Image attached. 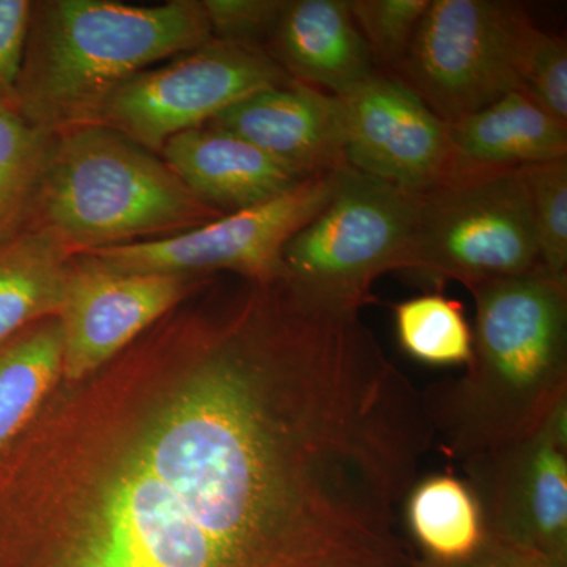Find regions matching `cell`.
<instances>
[{"label":"cell","mask_w":567,"mask_h":567,"mask_svg":"<svg viewBox=\"0 0 567 567\" xmlns=\"http://www.w3.org/2000/svg\"><path fill=\"white\" fill-rule=\"evenodd\" d=\"M58 317L41 320L0 344V447L21 434L62 377Z\"/></svg>","instance_id":"d6986e66"},{"label":"cell","mask_w":567,"mask_h":567,"mask_svg":"<svg viewBox=\"0 0 567 567\" xmlns=\"http://www.w3.org/2000/svg\"><path fill=\"white\" fill-rule=\"evenodd\" d=\"M123 353L132 398L0 447V567L388 566L401 446L352 358L245 282Z\"/></svg>","instance_id":"6da1fadb"},{"label":"cell","mask_w":567,"mask_h":567,"mask_svg":"<svg viewBox=\"0 0 567 567\" xmlns=\"http://www.w3.org/2000/svg\"><path fill=\"white\" fill-rule=\"evenodd\" d=\"M159 156L197 197L223 213L267 203L308 181L248 141L208 126L175 134Z\"/></svg>","instance_id":"9a60e30c"},{"label":"cell","mask_w":567,"mask_h":567,"mask_svg":"<svg viewBox=\"0 0 567 567\" xmlns=\"http://www.w3.org/2000/svg\"><path fill=\"white\" fill-rule=\"evenodd\" d=\"M200 279L123 271L91 254H73L58 315L65 382L78 385L102 371L177 308Z\"/></svg>","instance_id":"8fae6325"},{"label":"cell","mask_w":567,"mask_h":567,"mask_svg":"<svg viewBox=\"0 0 567 567\" xmlns=\"http://www.w3.org/2000/svg\"><path fill=\"white\" fill-rule=\"evenodd\" d=\"M393 316L395 338L406 357L435 368L468 364L473 330L457 300L434 290L394 305Z\"/></svg>","instance_id":"44dd1931"},{"label":"cell","mask_w":567,"mask_h":567,"mask_svg":"<svg viewBox=\"0 0 567 567\" xmlns=\"http://www.w3.org/2000/svg\"><path fill=\"white\" fill-rule=\"evenodd\" d=\"M346 166L420 194L462 166L446 123L393 73L339 99Z\"/></svg>","instance_id":"7c38bea8"},{"label":"cell","mask_w":567,"mask_h":567,"mask_svg":"<svg viewBox=\"0 0 567 567\" xmlns=\"http://www.w3.org/2000/svg\"><path fill=\"white\" fill-rule=\"evenodd\" d=\"M223 215L162 156L93 123L52 136L29 226L81 254L173 237Z\"/></svg>","instance_id":"277c9868"},{"label":"cell","mask_w":567,"mask_h":567,"mask_svg":"<svg viewBox=\"0 0 567 567\" xmlns=\"http://www.w3.org/2000/svg\"><path fill=\"white\" fill-rule=\"evenodd\" d=\"M543 270L522 167L462 164L445 182L416 194L409 270L420 281L466 289Z\"/></svg>","instance_id":"8992f818"},{"label":"cell","mask_w":567,"mask_h":567,"mask_svg":"<svg viewBox=\"0 0 567 567\" xmlns=\"http://www.w3.org/2000/svg\"><path fill=\"white\" fill-rule=\"evenodd\" d=\"M537 28L503 0H431L404 62L393 74L445 123L520 91L522 59Z\"/></svg>","instance_id":"52a82bcc"},{"label":"cell","mask_w":567,"mask_h":567,"mask_svg":"<svg viewBox=\"0 0 567 567\" xmlns=\"http://www.w3.org/2000/svg\"><path fill=\"white\" fill-rule=\"evenodd\" d=\"M402 520L423 561L451 565L461 561L486 537L483 514L464 477L451 473L417 477L402 506Z\"/></svg>","instance_id":"ac0fdd59"},{"label":"cell","mask_w":567,"mask_h":567,"mask_svg":"<svg viewBox=\"0 0 567 567\" xmlns=\"http://www.w3.org/2000/svg\"><path fill=\"white\" fill-rule=\"evenodd\" d=\"M31 14V0H0V99L9 102L20 76Z\"/></svg>","instance_id":"484cf974"},{"label":"cell","mask_w":567,"mask_h":567,"mask_svg":"<svg viewBox=\"0 0 567 567\" xmlns=\"http://www.w3.org/2000/svg\"><path fill=\"white\" fill-rule=\"evenodd\" d=\"M51 141L0 99V241L31 224Z\"/></svg>","instance_id":"ffe728a7"},{"label":"cell","mask_w":567,"mask_h":567,"mask_svg":"<svg viewBox=\"0 0 567 567\" xmlns=\"http://www.w3.org/2000/svg\"><path fill=\"white\" fill-rule=\"evenodd\" d=\"M287 0H204L213 40L262 48L274 33Z\"/></svg>","instance_id":"d4e9b609"},{"label":"cell","mask_w":567,"mask_h":567,"mask_svg":"<svg viewBox=\"0 0 567 567\" xmlns=\"http://www.w3.org/2000/svg\"><path fill=\"white\" fill-rule=\"evenodd\" d=\"M212 40L203 2L196 0L151 7L114 0L32 2L10 103L51 136L93 125L123 82Z\"/></svg>","instance_id":"3957f363"},{"label":"cell","mask_w":567,"mask_h":567,"mask_svg":"<svg viewBox=\"0 0 567 567\" xmlns=\"http://www.w3.org/2000/svg\"><path fill=\"white\" fill-rule=\"evenodd\" d=\"M205 126L248 141L301 177L346 166L339 99L303 82L252 93Z\"/></svg>","instance_id":"4fadbf2b"},{"label":"cell","mask_w":567,"mask_h":567,"mask_svg":"<svg viewBox=\"0 0 567 567\" xmlns=\"http://www.w3.org/2000/svg\"><path fill=\"white\" fill-rule=\"evenodd\" d=\"M461 465L486 535L567 567V401L532 435Z\"/></svg>","instance_id":"30bf717a"},{"label":"cell","mask_w":567,"mask_h":567,"mask_svg":"<svg viewBox=\"0 0 567 567\" xmlns=\"http://www.w3.org/2000/svg\"><path fill=\"white\" fill-rule=\"evenodd\" d=\"M431 0H350V11L375 69L394 73L404 62Z\"/></svg>","instance_id":"603a6c76"},{"label":"cell","mask_w":567,"mask_h":567,"mask_svg":"<svg viewBox=\"0 0 567 567\" xmlns=\"http://www.w3.org/2000/svg\"><path fill=\"white\" fill-rule=\"evenodd\" d=\"M468 290L465 374L421 391L435 443L457 462L532 435L567 401V282L539 270Z\"/></svg>","instance_id":"7a4b0ae2"},{"label":"cell","mask_w":567,"mask_h":567,"mask_svg":"<svg viewBox=\"0 0 567 567\" xmlns=\"http://www.w3.org/2000/svg\"><path fill=\"white\" fill-rule=\"evenodd\" d=\"M416 194L344 166L333 199L282 252V282L319 311L360 315L372 286L406 271Z\"/></svg>","instance_id":"5b68a950"},{"label":"cell","mask_w":567,"mask_h":567,"mask_svg":"<svg viewBox=\"0 0 567 567\" xmlns=\"http://www.w3.org/2000/svg\"><path fill=\"white\" fill-rule=\"evenodd\" d=\"M71 257L58 238L32 226L0 241V344L58 317Z\"/></svg>","instance_id":"e0dca14e"},{"label":"cell","mask_w":567,"mask_h":567,"mask_svg":"<svg viewBox=\"0 0 567 567\" xmlns=\"http://www.w3.org/2000/svg\"><path fill=\"white\" fill-rule=\"evenodd\" d=\"M520 91L567 125V44L536 28L522 59Z\"/></svg>","instance_id":"cb8c5ba5"},{"label":"cell","mask_w":567,"mask_h":567,"mask_svg":"<svg viewBox=\"0 0 567 567\" xmlns=\"http://www.w3.org/2000/svg\"><path fill=\"white\" fill-rule=\"evenodd\" d=\"M446 126L466 166L507 169L567 158L566 123L524 91L507 92Z\"/></svg>","instance_id":"2e32d148"},{"label":"cell","mask_w":567,"mask_h":567,"mask_svg":"<svg viewBox=\"0 0 567 567\" xmlns=\"http://www.w3.org/2000/svg\"><path fill=\"white\" fill-rule=\"evenodd\" d=\"M289 81L262 48L212 40L123 82L99 123L162 155L175 134L203 128L246 96Z\"/></svg>","instance_id":"9c48e42d"},{"label":"cell","mask_w":567,"mask_h":567,"mask_svg":"<svg viewBox=\"0 0 567 567\" xmlns=\"http://www.w3.org/2000/svg\"><path fill=\"white\" fill-rule=\"evenodd\" d=\"M522 173L543 270L567 282V158L524 166Z\"/></svg>","instance_id":"7402d4cb"},{"label":"cell","mask_w":567,"mask_h":567,"mask_svg":"<svg viewBox=\"0 0 567 567\" xmlns=\"http://www.w3.org/2000/svg\"><path fill=\"white\" fill-rule=\"evenodd\" d=\"M265 51L293 81L338 99L379 71L350 0H287Z\"/></svg>","instance_id":"5bb4252c"},{"label":"cell","mask_w":567,"mask_h":567,"mask_svg":"<svg viewBox=\"0 0 567 567\" xmlns=\"http://www.w3.org/2000/svg\"><path fill=\"white\" fill-rule=\"evenodd\" d=\"M410 567H423V561H421V558H420V561H417L416 565H413Z\"/></svg>","instance_id":"83f0119b"},{"label":"cell","mask_w":567,"mask_h":567,"mask_svg":"<svg viewBox=\"0 0 567 567\" xmlns=\"http://www.w3.org/2000/svg\"><path fill=\"white\" fill-rule=\"evenodd\" d=\"M423 561V559H421ZM423 567H555L546 558L518 547L516 544L506 543L498 537H484L483 544L473 551L470 557L451 565H432L423 561Z\"/></svg>","instance_id":"4316f807"},{"label":"cell","mask_w":567,"mask_h":567,"mask_svg":"<svg viewBox=\"0 0 567 567\" xmlns=\"http://www.w3.org/2000/svg\"><path fill=\"white\" fill-rule=\"evenodd\" d=\"M341 171L316 175L267 203L226 213L173 237L81 254L137 274H230L256 282L282 281L284 248L333 199Z\"/></svg>","instance_id":"ba28073f"}]
</instances>
